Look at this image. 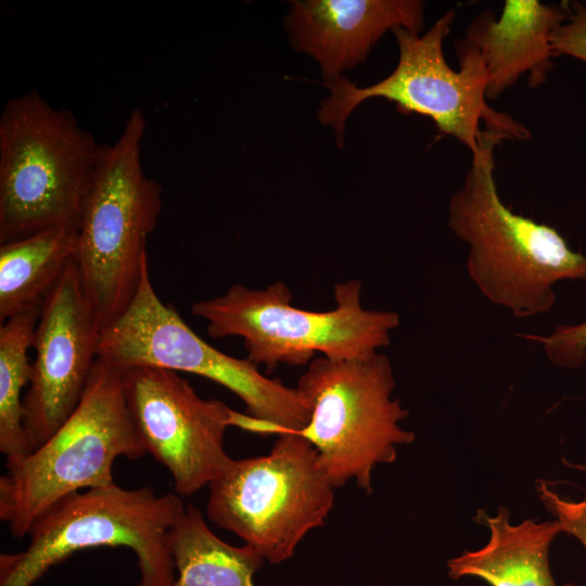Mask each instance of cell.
I'll use <instances>...</instances> for the list:
<instances>
[{
  "label": "cell",
  "mask_w": 586,
  "mask_h": 586,
  "mask_svg": "<svg viewBox=\"0 0 586 586\" xmlns=\"http://www.w3.org/2000/svg\"><path fill=\"white\" fill-rule=\"evenodd\" d=\"M508 139L486 130L461 187L448 202V227L468 247L466 267L480 293L515 318L549 311L553 285L586 281V255L573 251L559 231L514 213L500 199L495 148Z\"/></svg>",
  "instance_id": "cell-1"
},
{
  "label": "cell",
  "mask_w": 586,
  "mask_h": 586,
  "mask_svg": "<svg viewBox=\"0 0 586 586\" xmlns=\"http://www.w3.org/2000/svg\"><path fill=\"white\" fill-rule=\"evenodd\" d=\"M102 146L39 91L9 99L0 115V244L51 227L78 228Z\"/></svg>",
  "instance_id": "cell-2"
},
{
  "label": "cell",
  "mask_w": 586,
  "mask_h": 586,
  "mask_svg": "<svg viewBox=\"0 0 586 586\" xmlns=\"http://www.w3.org/2000/svg\"><path fill=\"white\" fill-rule=\"evenodd\" d=\"M145 128L143 112L133 109L116 141L103 144L79 218L75 263L102 329L133 298L162 211L163 189L141 162Z\"/></svg>",
  "instance_id": "cell-3"
},
{
  "label": "cell",
  "mask_w": 586,
  "mask_h": 586,
  "mask_svg": "<svg viewBox=\"0 0 586 586\" xmlns=\"http://www.w3.org/2000/svg\"><path fill=\"white\" fill-rule=\"evenodd\" d=\"M455 15L454 10L447 11L423 35L394 29L398 62L377 84L359 88L344 77L324 82L331 94L321 102L318 118L334 129L337 145H343L348 115L371 98L393 102L402 113L429 117L441 133L458 140L471 155L481 148L487 129L512 140L531 137L525 125L488 104L486 74L474 54L455 48L458 71L446 62L444 41L451 31Z\"/></svg>",
  "instance_id": "cell-4"
},
{
  "label": "cell",
  "mask_w": 586,
  "mask_h": 586,
  "mask_svg": "<svg viewBox=\"0 0 586 586\" xmlns=\"http://www.w3.org/2000/svg\"><path fill=\"white\" fill-rule=\"evenodd\" d=\"M361 288L360 280L337 283L335 307L313 311L293 306L283 282L263 290L237 283L222 295L194 303L191 313L207 321L214 339L242 337L246 358L268 370L308 365L316 353L330 359L366 357L390 345L399 315L364 308Z\"/></svg>",
  "instance_id": "cell-5"
},
{
  "label": "cell",
  "mask_w": 586,
  "mask_h": 586,
  "mask_svg": "<svg viewBox=\"0 0 586 586\" xmlns=\"http://www.w3.org/2000/svg\"><path fill=\"white\" fill-rule=\"evenodd\" d=\"M146 453L131 421L120 369L97 359L82 398L69 418L0 477V519L18 539L63 498L115 483L118 457Z\"/></svg>",
  "instance_id": "cell-6"
},
{
  "label": "cell",
  "mask_w": 586,
  "mask_h": 586,
  "mask_svg": "<svg viewBox=\"0 0 586 586\" xmlns=\"http://www.w3.org/2000/svg\"><path fill=\"white\" fill-rule=\"evenodd\" d=\"M98 357L123 370L155 367L209 379L243 400L234 426L257 434L298 432L310 411L296 387L264 375L247 358L229 356L201 339L178 311L157 296L144 267L127 308L102 329Z\"/></svg>",
  "instance_id": "cell-7"
},
{
  "label": "cell",
  "mask_w": 586,
  "mask_h": 586,
  "mask_svg": "<svg viewBox=\"0 0 586 586\" xmlns=\"http://www.w3.org/2000/svg\"><path fill=\"white\" fill-rule=\"evenodd\" d=\"M178 495L113 483L74 493L41 514L27 547L0 556V586H31L78 550L128 547L138 558V586H173L176 570L168 532L184 510Z\"/></svg>",
  "instance_id": "cell-8"
},
{
  "label": "cell",
  "mask_w": 586,
  "mask_h": 586,
  "mask_svg": "<svg viewBox=\"0 0 586 586\" xmlns=\"http://www.w3.org/2000/svg\"><path fill=\"white\" fill-rule=\"evenodd\" d=\"M394 387L391 361L379 352L349 359L316 357L298 379L310 419L295 433L313 444L334 488L354 479L370 494L374 467L394 462L396 447L415 441V433L399 424L408 410L392 398Z\"/></svg>",
  "instance_id": "cell-9"
},
{
  "label": "cell",
  "mask_w": 586,
  "mask_h": 586,
  "mask_svg": "<svg viewBox=\"0 0 586 586\" xmlns=\"http://www.w3.org/2000/svg\"><path fill=\"white\" fill-rule=\"evenodd\" d=\"M208 488L209 520L273 564L291 558L334 504L315 447L295 432L279 434L265 456L233 459Z\"/></svg>",
  "instance_id": "cell-10"
},
{
  "label": "cell",
  "mask_w": 586,
  "mask_h": 586,
  "mask_svg": "<svg viewBox=\"0 0 586 586\" xmlns=\"http://www.w3.org/2000/svg\"><path fill=\"white\" fill-rule=\"evenodd\" d=\"M127 408L145 450L171 474L178 495L208 486L231 464L225 451L232 409L202 398L178 372L155 367L123 369Z\"/></svg>",
  "instance_id": "cell-11"
},
{
  "label": "cell",
  "mask_w": 586,
  "mask_h": 586,
  "mask_svg": "<svg viewBox=\"0 0 586 586\" xmlns=\"http://www.w3.org/2000/svg\"><path fill=\"white\" fill-rule=\"evenodd\" d=\"M101 332L74 259L44 298L34 332L35 359L23 399L30 453L79 405L98 359Z\"/></svg>",
  "instance_id": "cell-12"
},
{
  "label": "cell",
  "mask_w": 586,
  "mask_h": 586,
  "mask_svg": "<svg viewBox=\"0 0 586 586\" xmlns=\"http://www.w3.org/2000/svg\"><path fill=\"white\" fill-rule=\"evenodd\" d=\"M295 47L320 65L326 81L362 62L387 31L420 34L424 3L419 0L293 1L288 18Z\"/></svg>",
  "instance_id": "cell-13"
},
{
  "label": "cell",
  "mask_w": 586,
  "mask_h": 586,
  "mask_svg": "<svg viewBox=\"0 0 586 586\" xmlns=\"http://www.w3.org/2000/svg\"><path fill=\"white\" fill-rule=\"evenodd\" d=\"M568 18L566 1L506 0L500 14H477L455 48L474 54L486 74V98L496 100L525 76L532 88L553 68V31Z\"/></svg>",
  "instance_id": "cell-14"
},
{
  "label": "cell",
  "mask_w": 586,
  "mask_h": 586,
  "mask_svg": "<svg viewBox=\"0 0 586 586\" xmlns=\"http://www.w3.org/2000/svg\"><path fill=\"white\" fill-rule=\"evenodd\" d=\"M501 507L495 517L477 511L475 521L488 527L491 537L481 549L464 551L447 562L453 579L473 576L491 586H556L549 565V548L561 533L558 522H509Z\"/></svg>",
  "instance_id": "cell-15"
},
{
  "label": "cell",
  "mask_w": 586,
  "mask_h": 586,
  "mask_svg": "<svg viewBox=\"0 0 586 586\" xmlns=\"http://www.w3.org/2000/svg\"><path fill=\"white\" fill-rule=\"evenodd\" d=\"M78 228L56 226L0 244V321L44 298L75 259Z\"/></svg>",
  "instance_id": "cell-16"
},
{
  "label": "cell",
  "mask_w": 586,
  "mask_h": 586,
  "mask_svg": "<svg viewBox=\"0 0 586 586\" xmlns=\"http://www.w3.org/2000/svg\"><path fill=\"white\" fill-rule=\"evenodd\" d=\"M168 546L178 574L173 586H254L265 560L247 544L235 547L218 538L193 506L170 527Z\"/></svg>",
  "instance_id": "cell-17"
},
{
  "label": "cell",
  "mask_w": 586,
  "mask_h": 586,
  "mask_svg": "<svg viewBox=\"0 0 586 586\" xmlns=\"http://www.w3.org/2000/svg\"><path fill=\"white\" fill-rule=\"evenodd\" d=\"M40 308L13 316L0 327V450L7 458L5 464L30 454L21 394L30 381L31 362L27 353L33 347Z\"/></svg>",
  "instance_id": "cell-18"
},
{
  "label": "cell",
  "mask_w": 586,
  "mask_h": 586,
  "mask_svg": "<svg viewBox=\"0 0 586 586\" xmlns=\"http://www.w3.org/2000/svg\"><path fill=\"white\" fill-rule=\"evenodd\" d=\"M521 337L540 344L549 361L558 368L576 369L586 362V320L558 326L547 335L521 334Z\"/></svg>",
  "instance_id": "cell-19"
},
{
  "label": "cell",
  "mask_w": 586,
  "mask_h": 586,
  "mask_svg": "<svg viewBox=\"0 0 586 586\" xmlns=\"http://www.w3.org/2000/svg\"><path fill=\"white\" fill-rule=\"evenodd\" d=\"M537 491L544 507L558 522L561 533L572 535L586 549V499L579 501L566 499L543 482L538 483ZM564 586H586V584L566 583Z\"/></svg>",
  "instance_id": "cell-20"
},
{
  "label": "cell",
  "mask_w": 586,
  "mask_h": 586,
  "mask_svg": "<svg viewBox=\"0 0 586 586\" xmlns=\"http://www.w3.org/2000/svg\"><path fill=\"white\" fill-rule=\"evenodd\" d=\"M568 18L553 31L555 56L566 55L586 64V4L566 1Z\"/></svg>",
  "instance_id": "cell-21"
}]
</instances>
